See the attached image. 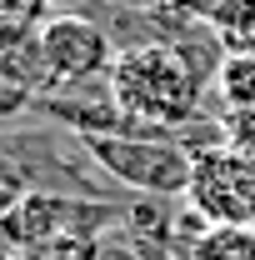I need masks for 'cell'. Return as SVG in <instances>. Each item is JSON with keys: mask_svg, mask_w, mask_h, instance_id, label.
I'll use <instances>...</instances> for the list:
<instances>
[{"mask_svg": "<svg viewBox=\"0 0 255 260\" xmlns=\"http://www.w3.org/2000/svg\"><path fill=\"white\" fill-rule=\"evenodd\" d=\"M185 205L205 225H255V160L230 145L200 150Z\"/></svg>", "mask_w": 255, "mask_h": 260, "instance_id": "277c9868", "label": "cell"}, {"mask_svg": "<svg viewBox=\"0 0 255 260\" xmlns=\"http://www.w3.org/2000/svg\"><path fill=\"white\" fill-rule=\"evenodd\" d=\"M55 85H50V75H45V65H40V50H35V35L30 40H20V45H10V50H0V120H15V115H25L40 95H50Z\"/></svg>", "mask_w": 255, "mask_h": 260, "instance_id": "9c48e42d", "label": "cell"}, {"mask_svg": "<svg viewBox=\"0 0 255 260\" xmlns=\"http://www.w3.org/2000/svg\"><path fill=\"white\" fill-rule=\"evenodd\" d=\"M170 250L180 260H255V225H205L180 200V220Z\"/></svg>", "mask_w": 255, "mask_h": 260, "instance_id": "ba28073f", "label": "cell"}, {"mask_svg": "<svg viewBox=\"0 0 255 260\" xmlns=\"http://www.w3.org/2000/svg\"><path fill=\"white\" fill-rule=\"evenodd\" d=\"M35 50L50 75V85H85V80H105L115 65V40L100 30L90 15H45V25L35 30Z\"/></svg>", "mask_w": 255, "mask_h": 260, "instance_id": "5b68a950", "label": "cell"}, {"mask_svg": "<svg viewBox=\"0 0 255 260\" xmlns=\"http://www.w3.org/2000/svg\"><path fill=\"white\" fill-rule=\"evenodd\" d=\"M0 260H25V255H20V250H5V255H0Z\"/></svg>", "mask_w": 255, "mask_h": 260, "instance_id": "ac0fdd59", "label": "cell"}, {"mask_svg": "<svg viewBox=\"0 0 255 260\" xmlns=\"http://www.w3.org/2000/svg\"><path fill=\"white\" fill-rule=\"evenodd\" d=\"M45 25V5L40 0H0V50L30 40Z\"/></svg>", "mask_w": 255, "mask_h": 260, "instance_id": "4fadbf2b", "label": "cell"}, {"mask_svg": "<svg viewBox=\"0 0 255 260\" xmlns=\"http://www.w3.org/2000/svg\"><path fill=\"white\" fill-rule=\"evenodd\" d=\"M110 90L125 105V115L135 125H145L150 135H175L200 115V95L205 85L195 80V70L170 45H135L120 50L110 65Z\"/></svg>", "mask_w": 255, "mask_h": 260, "instance_id": "6da1fadb", "label": "cell"}, {"mask_svg": "<svg viewBox=\"0 0 255 260\" xmlns=\"http://www.w3.org/2000/svg\"><path fill=\"white\" fill-rule=\"evenodd\" d=\"M5 145L25 160L35 190L80 195V200H110V190H105L110 175L95 165V155L85 150L80 135H70V130H25V135H10Z\"/></svg>", "mask_w": 255, "mask_h": 260, "instance_id": "3957f363", "label": "cell"}, {"mask_svg": "<svg viewBox=\"0 0 255 260\" xmlns=\"http://www.w3.org/2000/svg\"><path fill=\"white\" fill-rule=\"evenodd\" d=\"M105 250V235H60V240H40L25 245V260H100Z\"/></svg>", "mask_w": 255, "mask_h": 260, "instance_id": "5bb4252c", "label": "cell"}, {"mask_svg": "<svg viewBox=\"0 0 255 260\" xmlns=\"http://www.w3.org/2000/svg\"><path fill=\"white\" fill-rule=\"evenodd\" d=\"M5 250H15V240H10V225L0 220V255H5Z\"/></svg>", "mask_w": 255, "mask_h": 260, "instance_id": "e0dca14e", "label": "cell"}, {"mask_svg": "<svg viewBox=\"0 0 255 260\" xmlns=\"http://www.w3.org/2000/svg\"><path fill=\"white\" fill-rule=\"evenodd\" d=\"M35 115L55 120V130H70L80 140H90V135H150L145 125H135L125 115V105L110 90V75L105 80H85V85H60V90L40 95Z\"/></svg>", "mask_w": 255, "mask_h": 260, "instance_id": "52a82bcc", "label": "cell"}, {"mask_svg": "<svg viewBox=\"0 0 255 260\" xmlns=\"http://www.w3.org/2000/svg\"><path fill=\"white\" fill-rule=\"evenodd\" d=\"M15 250L40 245V240H60V235H110L125 225V205L120 200H80V195H50L35 190L10 220Z\"/></svg>", "mask_w": 255, "mask_h": 260, "instance_id": "8992f818", "label": "cell"}, {"mask_svg": "<svg viewBox=\"0 0 255 260\" xmlns=\"http://www.w3.org/2000/svg\"><path fill=\"white\" fill-rule=\"evenodd\" d=\"M50 15H85V5H95V0H40Z\"/></svg>", "mask_w": 255, "mask_h": 260, "instance_id": "2e32d148", "label": "cell"}, {"mask_svg": "<svg viewBox=\"0 0 255 260\" xmlns=\"http://www.w3.org/2000/svg\"><path fill=\"white\" fill-rule=\"evenodd\" d=\"M30 195H35V180H30V170H25V160L0 140V220H10Z\"/></svg>", "mask_w": 255, "mask_h": 260, "instance_id": "7c38bea8", "label": "cell"}, {"mask_svg": "<svg viewBox=\"0 0 255 260\" xmlns=\"http://www.w3.org/2000/svg\"><path fill=\"white\" fill-rule=\"evenodd\" d=\"M215 95H220L225 115L255 110V55H225L220 75H215Z\"/></svg>", "mask_w": 255, "mask_h": 260, "instance_id": "8fae6325", "label": "cell"}, {"mask_svg": "<svg viewBox=\"0 0 255 260\" xmlns=\"http://www.w3.org/2000/svg\"><path fill=\"white\" fill-rule=\"evenodd\" d=\"M220 125H225V145L255 160V110H235V115H220Z\"/></svg>", "mask_w": 255, "mask_h": 260, "instance_id": "9a60e30c", "label": "cell"}, {"mask_svg": "<svg viewBox=\"0 0 255 260\" xmlns=\"http://www.w3.org/2000/svg\"><path fill=\"white\" fill-rule=\"evenodd\" d=\"M210 25L230 55H255V0H220L210 10Z\"/></svg>", "mask_w": 255, "mask_h": 260, "instance_id": "30bf717a", "label": "cell"}, {"mask_svg": "<svg viewBox=\"0 0 255 260\" xmlns=\"http://www.w3.org/2000/svg\"><path fill=\"white\" fill-rule=\"evenodd\" d=\"M85 150L115 185H125L135 195L185 200V190H190L195 155L175 135H90Z\"/></svg>", "mask_w": 255, "mask_h": 260, "instance_id": "7a4b0ae2", "label": "cell"}]
</instances>
